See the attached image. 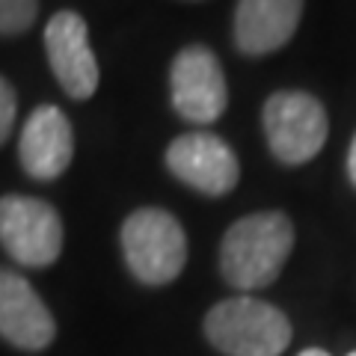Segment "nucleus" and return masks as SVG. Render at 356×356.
<instances>
[{
  "label": "nucleus",
  "mask_w": 356,
  "mask_h": 356,
  "mask_svg": "<svg viewBox=\"0 0 356 356\" xmlns=\"http://www.w3.org/2000/svg\"><path fill=\"white\" fill-rule=\"evenodd\" d=\"M294 250V226L282 211L232 222L220 243V273L238 291H259L282 273Z\"/></svg>",
  "instance_id": "f257e3e1"
},
{
  "label": "nucleus",
  "mask_w": 356,
  "mask_h": 356,
  "mask_svg": "<svg viewBox=\"0 0 356 356\" xmlns=\"http://www.w3.org/2000/svg\"><path fill=\"white\" fill-rule=\"evenodd\" d=\"M205 336L226 356H280L291 344V324L264 300L229 297L205 315Z\"/></svg>",
  "instance_id": "f03ea898"
},
{
  "label": "nucleus",
  "mask_w": 356,
  "mask_h": 356,
  "mask_svg": "<svg viewBox=\"0 0 356 356\" xmlns=\"http://www.w3.org/2000/svg\"><path fill=\"white\" fill-rule=\"evenodd\" d=\"M122 252L143 285H166L184 270L187 238L170 211L140 208L122 226Z\"/></svg>",
  "instance_id": "7ed1b4c3"
},
{
  "label": "nucleus",
  "mask_w": 356,
  "mask_h": 356,
  "mask_svg": "<svg viewBox=\"0 0 356 356\" xmlns=\"http://www.w3.org/2000/svg\"><path fill=\"white\" fill-rule=\"evenodd\" d=\"M264 137L273 158L288 166L306 163L324 149L330 122L327 110L315 95L300 89L273 92L264 104Z\"/></svg>",
  "instance_id": "20e7f679"
},
{
  "label": "nucleus",
  "mask_w": 356,
  "mask_h": 356,
  "mask_svg": "<svg viewBox=\"0 0 356 356\" xmlns=\"http://www.w3.org/2000/svg\"><path fill=\"white\" fill-rule=\"evenodd\" d=\"M0 247L24 267H48L63 252V220L36 196L0 199Z\"/></svg>",
  "instance_id": "39448f33"
},
{
  "label": "nucleus",
  "mask_w": 356,
  "mask_h": 356,
  "mask_svg": "<svg viewBox=\"0 0 356 356\" xmlns=\"http://www.w3.org/2000/svg\"><path fill=\"white\" fill-rule=\"evenodd\" d=\"M170 92L175 113L193 125H211L226 113L229 86L214 51L191 44L178 54L170 69Z\"/></svg>",
  "instance_id": "423d86ee"
},
{
  "label": "nucleus",
  "mask_w": 356,
  "mask_h": 356,
  "mask_svg": "<svg viewBox=\"0 0 356 356\" xmlns=\"http://www.w3.org/2000/svg\"><path fill=\"white\" fill-rule=\"evenodd\" d=\"M166 166L178 181L205 196H226L229 191H235L241 178L238 154L226 140L208 131L175 137L166 149Z\"/></svg>",
  "instance_id": "0eeeda50"
},
{
  "label": "nucleus",
  "mask_w": 356,
  "mask_h": 356,
  "mask_svg": "<svg viewBox=\"0 0 356 356\" xmlns=\"http://www.w3.org/2000/svg\"><path fill=\"white\" fill-rule=\"evenodd\" d=\"M44 51H48V63L65 95L74 102H86L95 95L102 72L89 48V27L81 15L72 9L54 15L44 27Z\"/></svg>",
  "instance_id": "6e6552de"
},
{
  "label": "nucleus",
  "mask_w": 356,
  "mask_h": 356,
  "mask_svg": "<svg viewBox=\"0 0 356 356\" xmlns=\"http://www.w3.org/2000/svg\"><path fill=\"white\" fill-rule=\"evenodd\" d=\"M74 158V131L69 116L54 104H42L27 116L18 137V161L36 181L60 178Z\"/></svg>",
  "instance_id": "1a4fd4ad"
},
{
  "label": "nucleus",
  "mask_w": 356,
  "mask_h": 356,
  "mask_svg": "<svg viewBox=\"0 0 356 356\" xmlns=\"http://www.w3.org/2000/svg\"><path fill=\"white\" fill-rule=\"evenodd\" d=\"M0 336L21 350H44L57 336V324L24 276L0 267Z\"/></svg>",
  "instance_id": "9d476101"
},
{
  "label": "nucleus",
  "mask_w": 356,
  "mask_h": 356,
  "mask_svg": "<svg viewBox=\"0 0 356 356\" xmlns=\"http://www.w3.org/2000/svg\"><path fill=\"white\" fill-rule=\"evenodd\" d=\"M303 15V0H238L235 48L247 57H264L291 42Z\"/></svg>",
  "instance_id": "9b49d317"
},
{
  "label": "nucleus",
  "mask_w": 356,
  "mask_h": 356,
  "mask_svg": "<svg viewBox=\"0 0 356 356\" xmlns=\"http://www.w3.org/2000/svg\"><path fill=\"white\" fill-rule=\"evenodd\" d=\"M39 0H0V36H18L33 27Z\"/></svg>",
  "instance_id": "f8f14e48"
},
{
  "label": "nucleus",
  "mask_w": 356,
  "mask_h": 356,
  "mask_svg": "<svg viewBox=\"0 0 356 356\" xmlns=\"http://www.w3.org/2000/svg\"><path fill=\"white\" fill-rule=\"evenodd\" d=\"M15 113H18L15 89L6 77H0V146L9 140V134L15 128Z\"/></svg>",
  "instance_id": "ddd939ff"
},
{
  "label": "nucleus",
  "mask_w": 356,
  "mask_h": 356,
  "mask_svg": "<svg viewBox=\"0 0 356 356\" xmlns=\"http://www.w3.org/2000/svg\"><path fill=\"white\" fill-rule=\"evenodd\" d=\"M348 175H350V181L356 187V137L350 143V152H348Z\"/></svg>",
  "instance_id": "4468645a"
},
{
  "label": "nucleus",
  "mask_w": 356,
  "mask_h": 356,
  "mask_svg": "<svg viewBox=\"0 0 356 356\" xmlns=\"http://www.w3.org/2000/svg\"><path fill=\"white\" fill-rule=\"evenodd\" d=\"M300 356H330L327 350H321V348H309V350H303Z\"/></svg>",
  "instance_id": "2eb2a0df"
},
{
  "label": "nucleus",
  "mask_w": 356,
  "mask_h": 356,
  "mask_svg": "<svg viewBox=\"0 0 356 356\" xmlns=\"http://www.w3.org/2000/svg\"><path fill=\"white\" fill-rule=\"evenodd\" d=\"M348 356H356V350H353V353H348Z\"/></svg>",
  "instance_id": "dca6fc26"
}]
</instances>
